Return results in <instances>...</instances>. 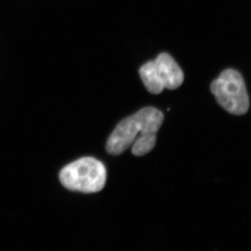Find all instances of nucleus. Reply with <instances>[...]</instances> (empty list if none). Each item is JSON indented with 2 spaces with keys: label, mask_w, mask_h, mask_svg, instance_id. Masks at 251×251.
Here are the masks:
<instances>
[{
  "label": "nucleus",
  "mask_w": 251,
  "mask_h": 251,
  "mask_svg": "<svg viewBox=\"0 0 251 251\" xmlns=\"http://www.w3.org/2000/svg\"><path fill=\"white\" fill-rule=\"evenodd\" d=\"M163 120L164 115L154 107L140 109L117 125L107 140V152L112 155L121 154L140 135H157Z\"/></svg>",
  "instance_id": "nucleus-1"
},
{
  "label": "nucleus",
  "mask_w": 251,
  "mask_h": 251,
  "mask_svg": "<svg viewBox=\"0 0 251 251\" xmlns=\"http://www.w3.org/2000/svg\"><path fill=\"white\" fill-rule=\"evenodd\" d=\"M107 172L104 165L94 157H82L65 166L59 175L63 186L80 193H97L104 188Z\"/></svg>",
  "instance_id": "nucleus-2"
},
{
  "label": "nucleus",
  "mask_w": 251,
  "mask_h": 251,
  "mask_svg": "<svg viewBox=\"0 0 251 251\" xmlns=\"http://www.w3.org/2000/svg\"><path fill=\"white\" fill-rule=\"evenodd\" d=\"M140 78L152 94H160L164 89L175 90L184 82V72L171 55L162 52L154 61H149L140 69Z\"/></svg>",
  "instance_id": "nucleus-3"
},
{
  "label": "nucleus",
  "mask_w": 251,
  "mask_h": 251,
  "mask_svg": "<svg viewBox=\"0 0 251 251\" xmlns=\"http://www.w3.org/2000/svg\"><path fill=\"white\" fill-rule=\"evenodd\" d=\"M210 90L226 111L234 115L247 114L249 96L243 77L237 70L228 69L223 71L210 85Z\"/></svg>",
  "instance_id": "nucleus-4"
},
{
  "label": "nucleus",
  "mask_w": 251,
  "mask_h": 251,
  "mask_svg": "<svg viewBox=\"0 0 251 251\" xmlns=\"http://www.w3.org/2000/svg\"><path fill=\"white\" fill-rule=\"evenodd\" d=\"M156 142H157V135L155 134L140 135L133 142L131 152L133 155L137 157L144 156L149 153L154 148Z\"/></svg>",
  "instance_id": "nucleus-5"
}]
</instances>
